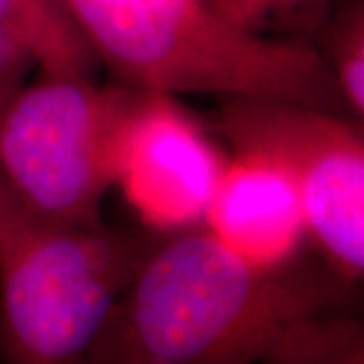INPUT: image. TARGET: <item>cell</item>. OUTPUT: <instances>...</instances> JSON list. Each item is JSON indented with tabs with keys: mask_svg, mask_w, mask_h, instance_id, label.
<instances>
[{
	"mask_svg": "<svg viewBox=\"0 0 364 364\" xmlns=\"http://www.w3.org/2000/svg\"><path fill=\"white\" fill-rule=\"evenodd\" d=\"M358 286L324 261L259 265L207 229L164 235L85 360L114 364H346Z\"/></svg>",
	"mask_w": 364,
	"mask_h": 364,
	"instance_id": "cell-1",
	"label": "cell"
},
{
	"mask_svg": "<svg viewBox=\"0 0 364 364\" xmlns=\"http://www.w3.org/2000/svg\"><path fill=\"white\" fill-rule=\"evenodd\" d=\"M63 4L117 83L170 97L287 100L352 116L312 45L247 31L207 0Z\"/></svg>",
	"mask_w": 364,
	"mask_h": 364,
	"instance_id": "cell-2",
	"label": "cell"
},
{
	"mask_svg": "<svg viewBox=\"0 0 364 364\" xmlns=\"http://www.w3.org/2000/svg\"><path fill=\"white\" fill-rule=\"evenodd\" d=\"M164 239L67 223L25 207L0 178V354L16 364L85 360L116 304Z\"/></svg>",
	"mask_w": 364,
	"mask_h": 364,
	"instance_id": "cell-3",
	"label": "cell"
},
{
	"mask_svg": "<svg viewBox=\"0 0 364 364\" xmlns=\"http://www.w3.org/2000/svg\"><path fill=\"white\" fill-rule=\"evenodd\" d=\"M144 91L95 77L39 73L0 116V178L43 217L100 221L119 146Z\"/></svg>",
	"mask_w": 364,
	"mask_h": 364,
	"instance_id": "cell-4",
	"label": "cell"
},
{
	"mask_svg": "<svg viewBox=\"0 0 364 364\" xmlns=\"http://www.w3.org/2000/svg\"><path fill=\"white\" fill-rule=\"evenodd\" d=\"M217 128L231 154L259 158L298 193L308 239L344 282L364 273V134L346 114L272 97H221Z\"/></svg>",
	"mask_w": 364,
	"mask_h": 364,
	"instance_id": "cell-5",
	"label": "cell"
},
{
	"mask_svg": "<svg viewBox=\"0 0 364 364\" xmlns=\"http://www.w3.org/2000/svg\"><path fill=\"white\" fill-rule=\"evenodd\" d=\"M227 158L176 97L144 91L119 146L114 186L150 231L203 227Z\"/></svg>",
	"mask_w": 364,
	"mask_h": 364,
	"instance_id": "cell-6",
	"label": "cell"
},
{
	"mask_svg": "<svg viewBox=\"0 0 364 364\" xmlns=\"http://www.w3.org/2000/svg\"><path fill=\"white\" fill-rule=\"evenodd\" d=\"M203 229L259 265L287 263L308 241L306 217L289 178L269 162L241 154L227 158Z\"/></svg>",
	"mask_w": 364,
	"mask_h": 364,
	"instance_id": "cell-7",
	"label": "cell"
},
{
	"mask_svg": "<svg viewBox=\"0 0 364 364\" xmlns=\"http://www.w3.org/2000/svg\"><path fill=\"white\" fill-rule=\"evenodd\" d=\"M0 33L33 55L39 73L95 77L100 61L63 0H0Z\"/></svg>",
	"mask_w": 364,
	"mask_h": 364,
	"instance_id": "cell-8",
	"label": "cell"
},
{
	"mask_svg": "<svg viewBox=\"0 0 364 364\" xmlns=\"http://www.w3.org/2000/svg\"><path fill=\"white\" fill-rule=\"evenodd\" d=\"M322 61L330 69L350 114L364 117V0H334L318 28Z\"/></svg>",
	"mask_w": 364,
	"mask_h": 364,
	"instance_id": "cell-9",
	"label": "cell"
},
{
	"mask_svg": "<svg viewBox=\"0 0 364 364\" xmlns=\"http://www.w3.org/2000/svg\"><path fill=\"white\" fill-rule=\"evenodd\" d=\"M235 25L247 31L298 39L316 35L334 0H207ZM301 41V39H298Z\"/></svg>",
	"mask_w": 364,
	"mask_h": 364,
	"instance_id": "cell-10",
	"label": "cell"
},
{
	"mask_svg": "<svg viewBox=\"0 0 364 364\" xmlns=\"http://www.w3.org/2000/svg\"><path fill=\"white\" fill-rule=\"evenodd\" d=\"M35 67L37 63L25 47L0 33V116L14 95L23 90Z\"/></svg>",
	"mask_w": 364,
	"mask_h": 364,
	"instance_id": "cell-11",
	"label": "cell"
}]
</instances>
